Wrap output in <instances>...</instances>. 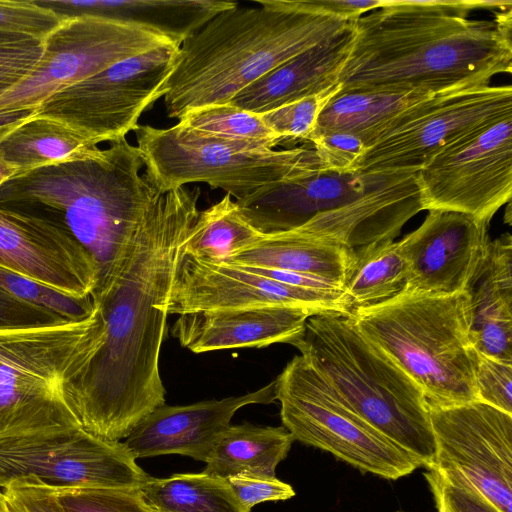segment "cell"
Listing matches in <instances>:
<instances>
[{"mask_svg": "<svg viewBox=\"0 0 512 512\" xmlns=\"http://www.w3.org/2000/svg\"><path fill=\"white\" fill-rule=\"evenodd\" d=\"M291 2L304 12L352 21L370 10L385 7L389 0H291Z\"/></svg>", "mask_w": 512, "mask_h": 512, "instance_id": "cell-43", "label": "cell"}, {"mask_svg": "<svg viewBox=\"0 0 512 512\" xmlns=\"http://www.w3.org/2000/svg\"><path fill=\"white\" fill-rule=\"evenodd\" d=\"M338 91L339 85L337 84L318 94L259 115L263 123L283 142L288 140L308 141L320 112Z\"/></svg>", "mask_w": 512, "mask_h": 512, "instance_id": "cell-34", "label": "cell"}, {"mask_svg": "<svg viewBox=\"0 0 512 512\" xmlns=\"http://www.w3.org/2000/svg\"><path fill=\"white\" fill-rule=\"evenodd\" d=\"M422 210L488 223L512 194V115L447 146L415 173Z\"/></svg>", "mask_w": 512, "mask_h": 512, "instance_id": "cell-14", "label": "cell"}, {"mask_svg": "<svg viewBox=\"0 0 512 512\" xmlns=\"http://www.w3.org/2000/svg\"><path fill=\"white\" fill-rule=\"evenodd\" d=\"M475 382L477 400L512 414V363L479 354Z\"/></svg>", "mask_w": 512, "mask_h": 512, "instance_id": "cell-38", "label": "cell"}, {"mask_svg": "<svg viewBox=\"0 0 512 512\" xmlns=\"http://www.w3.org/2000/svg\"><path fill=\"white\" fill-rule=\"evenodd\" d=\"M512 115V87L435 94L407 109L366 149L357 171L416 173L462 137Z\"/></svg>", "mask_w": 512, "mask_h": 512, "instance_id": "cell-12", "label": "cell"}, {"mask_svg": "<svg viewBox=\"0 0 512 512\" xmlns=\"http://www.w3.org/2000/svg\"><path fill=\"white\" fill-rule=\"evenodd\" d=\"M473 1L389 0L354 22L339 91L445 94L512 70V8L471 20Z\"/></svg>", "mask_w": 512, "mask_h": 512, "instance_id": "cell-2", "label": "cell"}, {"mask_svg": "<svg viewBox=\"0 0 512 512\" xmlns=\"http://www.w3.org/2000/svg\"><path fill=\"white\" fill-rule=\"evenodd\" d=\"M52 491L64 512H152L145 504L139 488H74Z\"/></svg>", "mask_w": 512, "mask_h": 512, "instance_id": "cell-35", "label": "cell"}, {"mask_svg": "<svg viewBox=\"0 0 512 512\" xmlns=\"http://www.w3.org/2000/svg\"><path fill=\"white\" fill-rule=\"evenodd\" d=\"M199 196L198 187L160 191L110 277L91 294L96 343L65 394L80 427L94 437L126 439L165 404L159 358L166 302Z\"/></svg>", "mask_w": 512, "mask_h": 512, "instance_id": "cell-1", "label": "cell"}, {"mask_svg": "<svg viewBox=\"0 0 512 512\" xmlns=\"http://www.w3.org/2000/svg\"><path fill=\"white\" fill-rule=\"evenodd\" d=\"M95 342L94 310L80 321L0 330V438L80 427L65 384Z\"/></svg>", "mask_w": 512, "mask_h": 512, "instance_id": "cell-8", "label": "cell"}, {"mask_svg": "<svg viewBox=\"0 0 512 512\" xmlns=\"http://www.w3.org/2000/svg\"><path fill=\"white\" fill-rule=\"evenodd\" d=\"M352 252L353 249L290 230L265 234L254 244L220 261L309 275L342 289Z\"/></svg>", "mask_w": 512, "mask_h": 512, "instance_id": "cell-25", "label": "cell"}, {"mask_svg": "<svg viewBox=\"0 0 512 512\" xmlns=\"http://www.w3.org/2000/svg\"><path fill=\"white\" fill-rule=\"evenodd\" d=\"M37 108L0 110V141L16 127L35 116Z\"/></svg>", "mask_w": 512, "mask_h": 512, "instance_id": "cell-45", "label": "cell"}, {"mask_svg": "<svg viewBox=\"0 0 512 512\" xmlns=\"http://www.w3.org/2000/svg\"><path fill=\"white\" fill-rule=\"evenodd\" d=\"M62 21L51 11L35 5L32 0H0V33L44 38Z\"/></svg>", "mask_w": 512, "mask_h": 512, "instance_id": "cell-37", "label": "cell"}, {"mask_svg": "<svg viewBox=\"0 0 512 512\" xmlns=\"http://www.w3.org/2000/svg\"><path fill=\"white\" fill-rule=\"evenodd\" d=\"M337 397L373 430L431 469L435 440L427 401L419 387L367 341L348 314L308 318L294 345Z\"/></svg>", "mask_w": 512, "mask_h": 512, "instance_id": "cell-5", "label": "cell"}, {"mask_svg": "<svg viewBox=\"0 0 512 512\" xmlns=\"http://www.w3.org/2000/svg\"><path fill=\"white\" fill-rule=\"evenodd\" d=\"M428 408L435 440L431 469L512 512V414L480 400Z\"/></svg>", "mask_w": 512, "mask_h": 512, "instance_id": "cell-15", "label": "cell"}, {"mask_svg": "<svg viewBox=\"0 0 512 512\" xmlns=\"http://www.w3.org/2000/svg\"><path fill=\"white\" fill-rule=\"evenodd\" d=\"M0 512H9L7 501L3 491L0 489Z\"/></svg>", "mask_w": 512, "mask_h": 512, "instance_id": "cell-48", "label": "cell"}, {"mask_svg": "<svg viewBox=\"0 0 512 512\" xmlns=\"http://www.w3.org/2000/svg\"><path fill=\"white\" fill-rule=\"evenodd\" d=\"M109 143L16 174L0 186V209L44 221L89 252L98 271L94 290L110 277L162 191L146 171L137 145L126 137Z\"/></svg>", "mask_w": 512, "mask_h": 512, "instance_id": "cell-3", "label": "cell"}, {"mask_svg": "<svg viewBox=\"0 0 512 512\" xmlns=\"http://www.w3.org/2000/svg\"><path fill=\"white\" fill-rule=\"evenodd\" d=\"M180 45L121 60L50 96L35 116L58 120L99 144L125 138L142 113L163 98Z\"/></svg>", "mask_w": 512, "mask_h": 512, "instance_id": "cell-10", "label": "cell"}, {"mask_svg": "<svg viewBox=\"0 0 512 512\" xmlns=\"http://www.w3.org/2000/svg\"><path fill=\"white\" fill-rule=\"evenodd\" d=\"M42 51V40L21 34L0 33V96L30 74Z\"/></svg>", "mask_w": 512, "mask_h": 512, "instance_id": "cell-36", "label": "cell"}, {"mask_svg": "<svg viewBox=\"0 0 512 512\" xmlns=\"http://www.w3.org/2000/svg\"><path fill=\"white\" fill-rule=\"evenodd\" d=\"M426 92H337L320 112L308 141L331 132L358 136L366 149L407 109L428 98Z\"/></svg>", "mask_w": 512, "mask_h": 512, "instance_id": "cell-26", "label": "cell"}, {"mask_svg": "<svg viewBox=\"0 0 512 512\" xmlns=\"http://www.w3.org/2000/svg\"><path fill=\"white\" fill-rule=\"evenodd\" d=\"M470 338L484 356L512 363V236L489 242L485 257L466 286Z\"/></svg>", "mask_w": 512, "mask_h": 512, "instance_id": "cell-23", "label": "cell"}, {"mask_svg": "<svg viewBox=\"0 0 512 512\" xmlns=\"http://www.w3.org/2000/svg\"><path fill=\"white\" fill-rule=\"evenodd\" d=\"M226 480L239 502L248 512L259 503L287 500L295 496L292 486L276 477L236 475Z\"/></svg>", "mask_w": 512, "mask_h": 512, "instance_id": "cell-41", "label": "cell"}, {"mask_svg": "<svg viewBox=\"0 0 512 512\" xmlns=\"http://www.w3.org/2000/svg\"><path fill=\"white\" fill-rule=\"evenodd\" d=\"M153 512V511H152Z\"/></svg>", "mask_w": 512, "mask_h": 512, "instance_id": "cell-50", "label": "cell"}, {"mask_svg": "<svg viewBox=\"0 0 512 512\" xmlns=\"http://www.w3.org/2000/svg\"><path fill=\"white\" fill-rule=\"evenodd\" d=\"M179 123L220 138L258 143L274 149L283 140L262 121L259 114L230 103L212 105L189 112Z\"/></svg>", "mask_w": 512, "mask_h": 512, "instance_id": "cell-32", "label": "cell"}, {"mask_svg": "<svg viewBox=\"0 0 512 512\" xmlns=\"http://www.w3.org/2000/svg\"><path fill=\"white\" fill-rule=\"evenodd\" d=\"M0 267L74 297L91 296L98 275L92 256L70 235L2 209Z\"/></svg>", "mask_w": 512, "mask_h": 512, "instance_id": "cell-18", "label": "cell"}, {"mask_svg": "<svg viewBox=\"0 0 512 512\" xmlns=\"http://www.w3.org/2000/svg\"><path fill=\"white\" fill-rule=\"evenodd\" d=\"M275 401L274 380L241 396L188 405L163 404L146 416L123 443L135 460L179 454L206 462L216 440L230 425L239 409L251 404H270Z\"/></svg>", "mask_w": 512, "mask_h": 512, "instance_id": "cell-19", "label": "cell"}, {"mask_svg": "<svg viewBox=\"0 0 512 512\" xmlns=\"http://www.w3.org/2000/svg\"><path fill=\"white\" fill-rule=\"evenodd\" d=\"M275 381L282 426L294 440L384 479L397 480L418 468L354 414L303 356H295Z\"/></svg>", "mask_w": 512, "mask_h": 512, "instance_id": "cell-9", "label": "cell"}, {"mask_svg": "<svg viewBox=\"0 0 512 512\" xmlns=\"http://www.w3.org/2000/svg\"><path fill=\"white\" fill-rule=\"evenodd\" d=\"M9 512H64L51 489L10 485L2 490Z\"/></svg>", "mask_w": 512, "mask_h": 512, "instance_id": "cell-42", "label": "cell"}, {"mask_svg": "<svg viewBox=\"0 0 512 512\" xmlns=\"http://www.w3.org/2000/svg\"><path fill=\"white\" fill-rule=\"evenodd\" d=\"M439 478L451 512H501L491 501L468 485L441 475Z\"/></svg>", "mask_w": 512, "mask_h": 512, "instance_id": "cell-44", "label": "cell"}, {"mask_svg": "<svg viewBox=\"0 0 512 512\" xmlns=\"http://www.w3.org/2000/svg\"><path fill=\"white\" fill-rule=\"evenodd\" d=\"M488 225L467 214L429 210L423 223L398 241L407 269L405 291L432 296L465 291L485 257Z\"/></svg>", "mask_w": 512, "mask_h": 512, "instance_id": "cell-17", "label": "cell"}, {"mask_svg": "<svg viewBox=\"0 0 512 512\" xmlns=\"http://www.w3.org/2000/svg\"><path fill=\"white\" fill-rule=\"evenodd\" d=\"M309 142L327 170L342 174L358 172V164L366 151L358 136L346 132L323 134Z\"/></svg>", "mask_w": 512, "mask_h": 512, "instance_id": "cell-39", "label": "cell"}, {"mask_svg": "<svg viewBox=\"0 0 512 512\" xmlns=\"http://www.w3.org/2000/svg\"><path fill=\"white\" fill-rule=\"evenodd\" d=\"M61 21L95 17L157 31L177 44L218 13L238 5L221 0H32Z\"/></svg>", "mask_w": 512, "mask_h": 512, "instance_id": "cell-24", "label": "cell"}, {"mask_svg": "<svg viewBox=\"0 0 512 512\" xmlns=\"http://www.w3.org/2000/svg\"><path fill=\"white\" fill-rule=\"evenodd\" d=\"M69 321L0 288V330L36 328Z\"/></svg>", "mask_w": 512, "mask_h": 512, "instance_id": "cell-40", "label": "cell"}, {"mask_svg": "<svg viewBox=\"0 0 512 512\" xmlns=\"http://www.w3.org/2000/svg\"><path fill=\"white\" fill-rule=\"evenodd\" d=\"M134 132L145 169L162 191L202 182L242 202L280 182L327 170L313 147L275 150L179 122L168 128L138 125Z\"/></svg>", "mask_w": 512, "mask_h": 512, "instance_id": "cell-7", "label": "cell"}, {"mask_svg": "<svg viewBox=\"0 0 512 512\" xmlns=\"http://www.w3.org/2000/svg\"><path fill=\"white\" fill-rule=\"evenodd\" d=\"M148 478L123 442L99 439L81 427L0 438L1 490L138 489Z\"/></svg>", "mask_w": 512, "mask_h": 512, "instance_id": "cell-11", "label": "cell"}, {"mask_svg": "<svg viewBox=\"0 0 512 512\" xmlns=\"http://www.w3.org/2000/svg\"><path fill=\"white\" fill-rule=\"evenodd\" d=\"M311 316L309 311L289 307L192 312L179 315L171 333L194 353L294 345Z\"/></svg>", "mask_w": 512, "mask_h": 512, "instance_id": "cell-21", "label": "cell"}, {"mask_svg": "<svg viewBox=\"0 0 512 512\" xmlns=\"http://www.w3.org/2000/svg\"><path fill=\"white\" fill-rule=\"evenodd\" d=\"M264 235L248 221L238 203L226 194L219 202L199 211L184 251L200 259L220 261L254 244Z\"/></svg>", "mask_w": 512, "mask_h": 512, "instance_id": "cell-31", "label": "cell"}, {"mask_svg": "<svg viewBox=\"0 0 512 512\" xmlns=\"http://www.w3.org/2000/svg\"><path fill=\"white\" fill-rule=\"evenodd\" d=\"M95 146L58 120L33 116L0 141V161L20 174L81 156Z\"/></svg>", "mask_w": 512, "mask_h": 512, "instance_id": "cell-28", "label": "cell"}, {"mask_svg": "<svg viewBox=\"0 0 512 512\" xmlns=\"http://www.w3.org/2000/svg\"><path fill=\"white\" fill-rule=\"evenodd\" d=\"M406 285L407 269L398 241L389 239L353 249L342 290L352 313L395 298Z\"/></svg>", "mask_w": 512, "mask_h": 512, "instance_id": "cell-29", "label": "cell"}, {"mask_svg": "<svg viewBox=\"0 0 512 512\" xmlns=\"http://www.w3.org/2000/svg\"><path fill=\"white\" fill-rule=\"evenodd\" d=\"M396 512H404V511H396Z\"/></svg>", "mask_w": 512, "mask_h": 512, "instance_id": "cell-49", "label": "cell"}, {"mask_svg": "<svg viewBox=\"0 0 512 512\" xmlns=\"http://www.w3.org/2000/svg\"><path fill=\"white\" fill-rule=\"evenodd\" d=\"M424 477L426 478L431 489V492L434 496L437 512H451L446 504L438 473L435 470L430 469L426 473H424Z\"/></svg>", "mask_w": 512, "mask_h": 512, "instance_id": "cell-46", "label": "cell"}, {"mask_svg": "<svg viewBox=\"0 0 512 512\" xmlns=\"http://www.w3.org/2000/svg\"><path fill=\"white\" fill-rule=\"evenodd\" d=\"M139 491L153 512H248L226 479L204 472L149 476Z\"/></svg>", "mask_w": 512, "mask_h": 512, "instance_id": "cell-30", "label": "cell"}, {"mask_svg": "<svg viewBox=\"0 0 512 512\" xmlns=\"http://www.w3.org/2000/svg\"><path fill=\"white\" fill-rule=\"evenodd\" d=\"M400 174H342L326 170L280 182L237 203L248 221L263 234L286 232L387 185Z\"/></svg>", "mask_w": 512, "mask_h": 512, "instance_id": "cell-20", "label": "cell"}, {"mask_svg": "<svg viewBox=\"0 0 512 512\" xmlns=\"http://www.w3.org/2000/svg\"><path fill=\"white\" fill-rule=\"evenodd\" d=\"M170 45L179 44L137 25L95 17L62 21L44 38L42 55L30 74L0 96V110L37 108L58 91L121 60Z\"/></svg>", "mask_w": 512, "mask_h": 512, "instance_id": "cell-13", "label": "cell"}, {"mask_svg": "<svg viewBox=\"0 0 512 512\" xmlns=\"http://www.w3.org/2000/svg\"><path fill=\"white\" fill-rule=\"evenodd\" d=\"M289 307L309 311L350 314L344 291L290 286L241 266L204 260L183 248L167 298L168 315Z\"/></svg>", "mask_w": 512, "mask_h": 512, "instance_id": "cell-16", "label": "cell"}, {"mask_svg": "<svg viewBox=\"0 0 512 512\" xmlns=\"http://www.w3.org/2000/svg\"><path fill=\"white\" fill-rule=\"evenodd\" d=\"M0 288L22 300L41 306L69 321H80L94 310L92 296L74 297L26 279L0 267Z\"/></svg>", "mask_w": 512, "mask_h": 512, "instance_id": "cell-33", "label": "cell"}, {"mask_svg": "<svg viewBox=\"0 0 512 512\" xmlns=\"http://www.w3.org/2000/svg\"><path fill=\"white\" fill-rule=\"evenodd\" d=\"M294 438L284 427L229 425L218 437L204 473L227 479L236 475L273 478Z\"/></svg>", "mask_w": 512, "mask_h": 512, "instance_id": "cell-27", "label": "cell"}, {"mask_svg": "<svg viewBox=\"0 0 512 512\" xmlns=\"http://www.w3.org/2000/svg\"><path fill=\"white\" fill-rule=\"evenodd\" d=\"M226 9L179 46L166 82L169 118L229 103L240 91L352 21L308 13L291 0H257Z\"/></svg>", "mask_w": 512, "mask_h": 512, "instance_id": "cell-4", "label": "cell"}, {"mask_svg": "<svg viewBox=\"0 0 512 512\" xmlns=\"http://www.w3.org/2000/svg\"><path fill=\"white\" fill-rule=\"evenodd\" d=\"M348 315L359 333L419 387L428 404L477 400L479 353L470 338L465 291L444 296L404 291Z\"/></svg>", "mask_w": 512, "mask_h": 512, "instance_id": "cell-6", "label": "cell"}, {"mask_svg": "<svg viewBox=\"0 0 512 512\" xmlns=\"http://www.w3.org/2000/svg\"><path fill=\"white\" fill-rule=\"evenodd\" d=\"M354 22L259 78L229 103L262 114L337 85L353 45Z\"/></svg>", "mask_w": 512, "mask_h": 512, "instance_id": "cell-22", "label": "cell"}, {"mask_svg": "<svg viewBox=\"0 0 512 512\" xmlns=\"http://www.w3.org/2000/svg\"><path fill=\"white\" fill-rule=\"evenodd\" d=\"M16 174L13 168L0 161V186Z\"/></svg>", "mask_w": 512, "mask_h": 512, "instance_id": "cell-47", "label": "cell"}]
</instances>
